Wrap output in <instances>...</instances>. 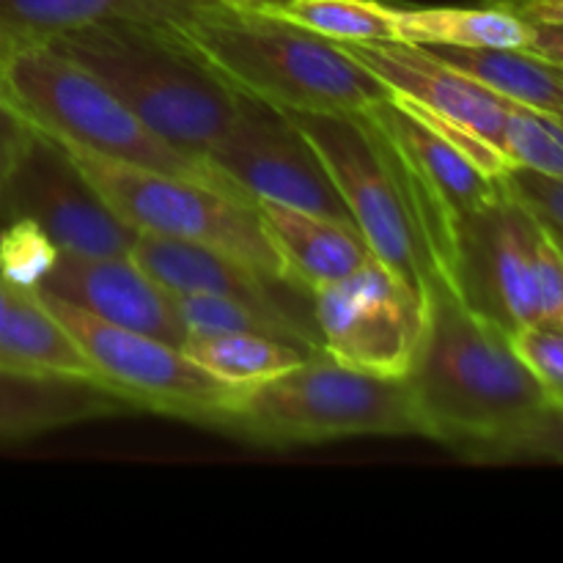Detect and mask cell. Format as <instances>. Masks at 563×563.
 <instances>
[{
  "mask_svg": "<svg viewBox=\"0 0 563 563\" xmlns=\"http://www.w3.org/2000/svg\"><path fill=\"white\" fill-rule=\"evenodd\" d=\"M528 22H563V0H487Z\"/></svg>",
  "mask_w": 563,
  "mask_h": 563,
  "instance_id": "1f68e13d",
  "label": "cell"
},
{
  "mask_svg": "<svg viewBox=\"0 0 563 563\" xmlns=\"http://www.w3.org/2000/svg\"><path fill=\"white\" fill-rule=\"evenodd\" d=\"M49 44L91 71L143 124L196 157L207 159L240 108V93L159 22L102 20Z\"/></svg>",
  "mask_w": 563,
  "mask_h": 563,
  "instance_id": "3957f363",
  "label": "cell"
},
{
  "mask_svg": "<svg viewBox=\"0 0 563 563\" xmlns=\"http://www.w3.org/2000/svg\"><path fill=\"white\" fill-rule=\"evenodd\" d=\"M9 218L33 220L58 251L77 256H130L137 236L115 218L64 148L38 130L5 187L3 220Z\"/></svg>",
  "mask_w": 563,
  "mask_h": 563,
  "instance_id": "7c38bea8",
  "label": "cell"
},
{
  "mask_svg": "<svg viewBox=\"0 0 563 563\" xmlns=\"http://www.w3.org/2000/svg\"><path fill=\"white\" fill-rule=\"evenodd\" d=\"M533 33L526 53L563 69V22H531Z\"/></svg>",
  "mask_w": 563,
  "mask_h": 563,
  "instance_id": "4dcf8cb0",
  "label": "cell"
},
{
  "mask_svg": "<svg viewBox=\"0 0 563 563\" xmlns=\"http://www.w3.org/2000/svg\"><path fill=\"white\" fill-rule=\"evenodd\" d=\"M500 181L563 251V179L528 168H509Z\"/></svg>",
  "mask_w": 563,
  "mask_h": 563,
  "instance_id": "83f0119b",
  "label": "cell"
},
{
  "mask_svg": "<svg viewBox=\"0 0 563 563\" xmlns=\"http://www.w3.org/2000/svg\"><path fill=\"white\" fill-rule=\"evenodd\" d=\"M36 289L104 322L154 335L174 346H181L187 339L174 295L154 284L130 256H77L60 251L58 262Z\"/></svg>",
  "mask_w": 563,
  "mask_h": 563,
  "instance_id": "5bb4252c",
  "label": "cell"
},
{
  "mask_svg": "<svg viewBox=\"0 0 563 563\" xmlns=\"http://www.w3.org/2000/svg\"><path fill=\"white\" fill-rule=\"evenodd\" d=\"M58 245L27 218L0 223V278L20 289H36L58 262Z\"/></svg>",
  "mask_w": 563,
  "mask_h": 563,
  "instance_id": "484cf974",
  "label": "cell"
},
{
  "mask_svg": "<svg viewBox=\"0 0 563 563\" xmlns=\"http://www.w3.org/2000/svg\"><path fill=\"white\" fill-rule=\"evenodd\" d=\"M130 410L132 407L121 396L88 379L0 368V443L58 432Z\"/></svg>",
  "mask_w": 563,
  "mask_h": 563,
  "instance_id": "e0dca14e",
  "label": "cell"
},
{
  "mask_svg": "<svg viewBox=\"0 0 563 563\" xmlns=\"http://www.w3.org/2000/svg\"><path fill=\"white\" fill-rule=\"evenodd\" d=\"M511 346L533 374L550 405H563V333L544 324H528L511 333Z\"/></svg>",
  "mask_w": 563,
  "mask_h": 563,
  "instance_id": "4316f807",
  "label": "cell"
},
{
  "mask_svg": "<svg viewBox=\"0 0 563 563\" xmlns=\"http://www.w3.org/2000/svg\"><path fill=\"white\" fill-rule=\"evenodd\" d=\"M33 295L91 363L97 383L121 396L132 410L220 429L240 388H231L203 372L181 352V346L104 322L38 289H33Z\"/></svg>",
  "mask_w": 563,
  "mask_h": 563,
  "instance_id": "ba28073f",
  "label": "cell"
},
{
  "mask_svg": "<svg viewBox=\"0 0 563 563\" xmlns=\"http://www.w3.org/2000/svg\"><path fill=\"white\" fill-rule=\"evenodd\" d=\"M405 379L423 438L440 440L460 456L511 432L548 405L517 357L511 335L473 311L434 262L423 284L421 344Z\"/></svg>",
  "mask_w": 563,
  "mask_h": 563,
  "instance_id": "6da1fadb",
  "label": "cell"
},
{
  "mask_svg": "<svg viewBox=\"0 0 563 563\" xmlns=\"http://www.w3.org/2000/svg\"><path fill=\"white\" fill-rule=\"evenodd\" d=\"M322 352L379 377H407L423 333V300L379 258L311 291Z\"/></svg>",
  "mask_w": 563,
  "mask_h": 563,
  "instance_id": "9c48e42d",
  "label": "cell"
},
{
  "mask_svg": "<svg viewBox=\"0 0 563 563\" xmlns=\"http://www.w3.org/2000/svg\"><path fill=\"white\" fill-rule=\"evenodd\" d=\"M396 42L421 47H489L526 49L533 25L498 5H432V9H396Z\"/></svg>",
  "mask_w": 563,
  "mask_h": 563,
  "instance_id": "ffe728a7",
  "label": "cell"
},
{
  "mask_svg": "<svg viewBox=\"0 0 563 563\" xmlns=\"http://www.w3.org/2000/svg\"><path fill=\"white\" fill-rule=\"evenodd\" d=\"M555 119H559V124L563 126V119H561V115H555Z\"/></svg>",
  "mask_w": 563,
  "mask_h": 563,
  "instance_id": "836d02e7",
  "label": "cell"
},
{
  "mask_svg": "<svg viewBox=\"0 0 563 563\" xmlns=\"http://www.w3.org/2000/svg\"><path fill=\"white\" fill-rule=\"evenodd\" d=\"M130 258L168 295H209L247 302L262 311L317 328L311 313H300V300L306 291L289 280L269 278L251 264L198 242L170 240L157 234H137L132 242Z\"/></svg>",
  "mask_w": 563,
  "mask_h": 563,
  "instance_id": "9a60e30c",
  "label": "cell"
},
{
  "mask_svg": "<svg viewBox=\"0 0 563 563\" xmlns=\"http://www.w3.org/2000/svg\"><path fill=\"white\" fill-rule=\"evenodd\" d=\"M36 130L20 115V110L0 91V223H3V196L14 176L16 165L22 163L25 152L31 148Z\"/></svg>",
  "mask_w": 563,
  "mask_h": 563,
  "instance_id": "f546056e",
  "label": "cell"
},
{
  "mask_svg": "<svg viewBox=\"0 0 563 563\" xmlns=\"http://www.w3.org/2000/svg\"><path fill=\"white\" fill-rule=\"evenodd\" d=\"M207 163L247 201L269 198L352 223L350 209L341 201L311 143L295 121L273 104L240 93L236 115L223 137L207 152Z\"/></svg>",
  "mask_w": 563,
  "mask_h": 563,
  "instance_id": "8fae6325",
  "label": "cell"
},
{
  "mask_svg": "<svg viewBox=\"0 0 563 563\" xmlns=\"http://www.w3.org/2000/svg\"><path fill=\"white\" fill-rule=\"evenodd\" d=\"M539 240L542 225L504 187L456 229L443 269L473 311L511 335L539 324Z\"/></svg>",
  "mask_w": 563,
  "mask_h": 563,
  "instance_id": "30bf717a",
  "label": "cell"
},
{
  "mask_svg": "<svg viewBox=\"0 0 563 563\" xmlns=\"http://www.w3.org/2000/svg\"><path fill=\"white\" fill-rule=\"evenodd\" d=\"M256 11L339 44L396 42L394 11L379 0H275Z\"/></svg>",
  "mask_w": 563,
  "mask_h": 563,
  "instance_id": "603a6c76",
  "label": "cell"
},
{
  "mask_svg": "<svg viewBox=\"0 0 563 563\" xmlns=\"http://www.w3.org/2000/svg\"><path fill=\"white\" fill-rule=\"evenodd\" d=\"M0 91L22 119L53 141L75 143L115 163L163 170L181 179L236 192L203 157L181 152L143 124L113 91L53 44H22L0 49Z\"/></svg>",
  "mask_w": 563,
  "mask_h": 563,
  "instance_id": "277c9868",
  "label": "cell"
},
{
  "mask_svg": "<svg viewBox=\"0 0 563 563\" xmlns=\"http://www.w3.org/2000/svg\"><path fill=\"white\" fill-rule=\"evenodd\" d=\"M504 154L515 168L563 179V126L555 115L509 102L504 124Z\"/></svg>",
  "mask_w": 563,
  "mask_h": 563,
  "instance_id": "cb8c5ba5",
  "label": "cell"
},
{
  "mask_svg": "<svg viewBox=\"0 0 563 563\" xmlns=\"http://www.w3.org/2000/svg\"><path fill=\"white\" fill-rule=\"evenodd\" d=\"M256 212L284 262L286 278L308 297L319 286L344 280L372 258L366 240L352 223L269 198H256Z\"/></svg>",
  "mask_w": 563,
  "mask_h": 563,
  "instance_id": "2e32d148",
  "label": "cell"
},
{
  "mask_svg": "<svg viewBox=\"0 0 563 563\" xmlns=\"http://www.w3.org/2000/svg\"><path fill=\"white\" fill-rule=\"evenodd\" d=\"M220 429L262 445L423 434L405 377L361 372L324 352L236 390Z\"/></svg>",
  "mask_w": 563,
  "mask_h": 563,
  "instance_id": "5b68a950",
  "label": "cell"
},
{
  "mask_svg": "<svg viewBox=\"0 0 563 563\" xmlns=\"http://www.w3.org/2000/svg\"><path fill=\"white\" fill-rule=\"evenodd\" d=\"M284 113L317 152L372 256L407 280L423 300L432 258L405 181L377 126L363 113Z\"/></svg>",
  "mask_w": 563,
  "mask_h": 563,
  "instance_id": "52a82bcc",
  "label": "cell"
},
{
  "mask_svg": "<svg viewBox=\"0 0 563 563\" xmlns=\"http://www.w3.org/2000/svg\"><path fill=\"white\" fill-rule=\"evenodd\" d=\"M473 462H550L563 465V405H544L511 432L473 449Z\"/></svg>",
  "mask_w": 563,
  "mask_h": 563,
  "instance_id": "d4e9b609",
  "label": "cell"
},
{
  "mask_svg": "<svg viewBox=\"0 0 563 563\" xmlns=\"http://www.w3.org/2000/svg\"><path fill=\"white\" fill-rule=\"evenodd\" d=\"M55 143L64 148L66 157L77 165L99 198L113 209L115 218L124 220L137 234H157L218 247L269 278L289 280L284 262L264 234L256 203L240 201L236 196L203 181L115 163L75 143Z\"/></svg>",
  "mask_w": 563,
  "mask_h": 563,
  "instance_id": "8992f818",
  "label": "cell"
},
{
  "mask_svg": "<svg viewBox=\"0 0 563 563\" xmlns=\"http://www.w3.org/2000/svg\"><path fill=\"white\" fill-rule=\"evenodd\" d=\"M168 27L231 91L278 110L363 113L390 97L341 44L264 11L212 0Z\"/></svg>",
  "mask_w": 563,
  "mask_h": 563,
  "instance_id": "7a4b0ae2",
  "label": "cell"
},
{
  "mask_svg": "<svg viewBox=\"0 0 563 563\" xmlns=\"http://www.w3.org/2000/svg\"><path fill=\"white\" fill-rule=\"evenodd\" d=\"M341 49L366 66L390 97L405 99L438 119L454 121L504 152L509 99L445 64L429 47L407 42H341Z\"/></svg>",
  "mask_w": 563,
  "mask_h": 563,
  "instance_id": "4fadbf2b",
  "label": "cell"
},
{
  "mask_svg": "<svg viewBox=\"0 0 563 563\" xmlns=\"http://www.w3.org/2000/svg\"><path fill=\"white\" fill-rule=\"evenodd\" d=\"M0 368L97 383L91 363L38 302L33 289L0 278ZM99 385V383H97Z\"/></svg>",
  "mask_w": 563,
  "mask_h": 563,
  "instance_id": "d6986e66",
  "label": "cell"
},
{
  "mask_svg": "<svg viewBox=\"0 0 563 563\" xmlns=\"http://www.w3.org/2000/svg\"><path fill=\"white\" fill-rule=\"evenodd\" d=\"M539 324L563 333V251L544 229L539 240Z\"/></svg>",
  "mask_w": 563,
  "mask_h": 563,
  "instance_id": "f1b7e54d",
  "label": "cell"
},
{
  "mask_svg": "<svg viewBox=\"0 0 563 563\" xmlns=\"http://www.w3.org/2000/svg\"><path fill=\"white\" fill-rule=\"evenodd\" d=\"M438 58L465 71L509 102L526 104L563 119V69L526 49L489 47H429Z\"/></svg>",
  "mask_w": 563,
  "mask_h": 563,
  "instance_id": "44dd1931",
  "label": "cell"
},
{
  "mask_svg": "<svg viewBox=\"0 0 563 563\" xmlns=\"http://www.w3.org/2000/svg\"><path fill=\"white\" fill-rule=\"evenodd\" d=\"M181 352L231 388L267 383L313 355L264 333H187Z\"/></svg>",
  "mask_w": 563,
  "mask_h": 563,
  "instance_id": "7402d4cb",
  "label": "cell"
},
{
  "mask_svg": "<svg viewBox=\"0 0 563 563\" xmlns=\"http://www.w3.org/2000/svg\"><path fill=\"white\" fill-rule=\"evenodd\" d=\"M212 0H0V49L49 44L75 27L102 20H185Z\"/></svg>",
  "mask_w": 563,
  "mask_h": 563,
  "instance_id": "ac0fdd59",
  "label": "cell"
},
{
  "mask_svg": "<svg viewBox=\"0 0 563 563\" xmlns=\"http://www.w3.org/2000/svg\"><path fill=\"white\" fill-rule=\"evenodd\" d=\"M220 3L240 5V9H262V5H267V3H275V0H220Z\"/></svg>",
  "mask_w": 563,
  "mask_h": 563,
  "instance_id": "d6a6232c",
  "label": "cell"
}]
</instances>
